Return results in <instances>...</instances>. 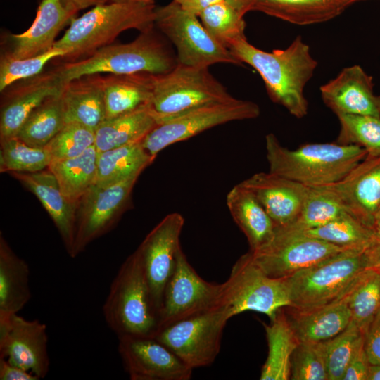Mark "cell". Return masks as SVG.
I'll return each mask as SVG.
<instances>
[{"instance_id": "7402d4cb", "label": "cell", "mask_w": 380, "mask_h": 380, "mask_svg": "<svg viewBox=\"0 0 380 380\" xmlns=\"http://www.w3.org/2000/svg\"><path fill=\"white\" fill-rule=\"evenodd\" d=\"M352 285L340 296L319 307L308 310H296L286 307L289 309L286 312L287 319L298 342L326 341L348 326L352 319L348 305Z\"/></svg>"}, {"instance_id": "680465c9", "label": "cell", "mask_w": 380, "mask_h": 380, "mask_svg": "<svg viewBox=\"0 0 380 380\" xmlns=\"http://www.w3.org/2000/svg\"><path fill=\"white\" fill-rule=\"evenodd\" d=\"M111 2H125V1H129L131 0H110Z\"/></svg>"}, {"instance_id": "83f0119b", "label": "cell", "mask_w": 380, "mask_h": 380, "mask_svg": "<svg viewBox=\"0 0 380 380\" xmlns=\"http://www.w3.org/2000/svg\"><path fill=\"white\" fill-rule=\"evenodd\" d=\"M154 75L136 73L104 77L106 119L150 103Z\"/></svg>"}, {"instance_id": "f35d334b", "label": "cell", "mask_w": 380, "mask_h": 380, "mask_svg": "<svg viewBox=\"0 0 380 380\" xmlns=\"http://www.w3.org/2000/svg\"><path fill=\"white\" fill-rule=\"evenodd\" d=\"M51 158L48 150L30 146L17 137L1 140V172H34L48 168Z\"/></svg>"}, {"instance_id": "f5cc1de1", "label": "cell", "mask_w": 380, "mask_h": 380, "mask_svg": "<svg viewBox=\"0 0 380 380\" xmlns=\"http://www.w3.org/2000/svg\"><path fill=\"white\" fill-rule=\"evenodd\" d=\"M367 380H380V365H370Z\"/></svg>"}, {"instance_id": "ab89813d", "label": "cell", "mask_w": 380, "mask_h": 380, "mask_svg": "<svg viewBox=\"0 0 380 380\" xmlns=\"http://www.w3.org/2000/svg\"><path fill=\"white\" fill-rule=\"evenodd\" d=\"M341 130L336 143L362 147L369 156H380V118L338 114Z\"/></svg>"}, {"instance_id": "836d02e7", "label": "cell", "mask_w": 380, "mask_h": 380, "mask_svg": "<svg viewBox=\"0 0 380 380\" xmlns=\"http://www.w3.org/2000/svg\"><path fill=\"white\" fill-rule=\"evenodd\" d=\"M276 230L284 234L317 239L350 249H367L377 239L373 229L346 212L322 226L306 231L287 233Z\"/></svg>"}, {"instance_id": "ac0fdd59", "label": "cell", "mask_w": 380, "mask_h": 380, "mask_svg": "<svg viewBox=\"0 0 380 380\" xmlns=\"http://www.w3.org/2000/svg\"><path fill=\"white\" fill-rule=\"evenodd\" d=\"M317 186L329 191L346 213L373 229L380 209V156H367L341 180Z\"/></svg>"}, {"instance_id": "4316f807", "label": "cell", "mask_w": 380, "mask_h": 380, "mask_svg": "<svg viewBox=\"0 0 380 380\" xmlns=\"http://www.w3.org/2000/svg\"><path fill=\"white\" fill-rule=\"evenodd\" d=\"M27 263L0 236V318L18 313L30 300Z\"/></svg>"}, {"instance_id": "8fae6325", "label": "cell", "mask_w": 380, "mask_h": 380, "mask_svg": "<svg viewBox=\"0 0 380 380\" xmlns=\"http://www.w3.org/2000/svg\"><path fill=\"white\" fill-rule=\"evenodd\" d=\"M224 305V283L213 284L201 278L180 248L175 270L164 291L157 331L178 321Z\"/></svg>"}, {"instance_id": "d590c367", "label": "cell", "mask_w": 380, "mask_h": 380, "mask_svg": "<svg viewBox=\"0 0 380 380\" xmlns=\"http://www.w3.org/2000/svg\"><path fill=\"white\" fill-rule=\"evenodd\" d=\"M346 212L333 195L322 186H309L302 210L290 225L277 228L297 233L322 226Z\"/></svg>"}, {"instance_id": "603a6c76", "label": "cell", "mask_w": 380, "mask_h": 380, "mask_svg": "<svg viewBox=\"0 0 380 380\" xmlns=\"http://www.w3.org/2000/svg\"><path fill=\"white\" fill-rule=\"evenodd\" d=\"M75 15L60 0H42L29 29L11 36V49L7 53L15 58H26L49 51L53 48L59 32Z\"/></svg>"}, {"instance_id": "cb8c5ba5", "label": "cell", "mask_w": 380, "mask_h": 380, "mask_svg": "<svg viewBox=\"0 0 380 380\" xmlns=\"http://www.w3.org/2000/svg\"><path fill=\"white\" fill-rule=\"evenodd\" d=\"M39 200L55 224L70 255L75 240L77 205L63 195L53 174L49 170L34 172H9Z\"/></svg>"}, {"instance_id": "30bf717a", "label": "cell", "mask_w": 380, "mask_h": 380, "mask_svg": "<svg viewBox=\"0 0 380 380\" xmlns=\"http://www.w3.org/2000/svg\"><path fill=\"white\" fill-rule=\"evenodd\" d=\"M260 113L257 103L236 98L203 106L157 124L142 139L141 145L155 159L160 151L170 145L222 124L256 118Z\"/></svg>"}, {"instance_id": "5b68a950", "label": "cell", "mask_w": 380, "mask_h": 380, "mask_svg": "<svg viewBox=\"0 0 380 380\" xmlns=\"http://www.w3.org/2000/svg\"><path fill=\"white\" fill-rule=\"evenodd\" d=\"M103 315L118 338L154 337L156 334L158 313L136 251L124 261L114 277Z\"/></svg>"}, {"instance_id": "816d5d0a", "label": "cell", "mask_w": 380, "mask_h": 380, "mask_svg": "<svg viewBox=\"0 0 380 380\" xmlns=\"http://www.w3.org/2000/svg\"><path fill=\"white\" fill-rule=\"evenodd\" d=\"M229 4L239 10L243 15L252 11L253 0H225Z\"/></svg>"}, {"instance_id": "d4e9b609", "label": "cell", "mask_w": 380, "mask_h": 380, "mask_svg": "<svg viewBox=\"0 0 380 380\" xmlns=\"http://www.w3.org/2000/svg\"><path fill=\"white\" fill-rule=\"evenodd\" d=\"M65 122L96 130L106 120L104 77L85 75L64 84L61 94Z\"/></svg>"}, {"instance_id": "7a4b0ae2", "label": "cell", "mask_w": 380, "mask_h": 380, "mask_svg": "<svg viewBox=\"0 0 380 380\" xmlns=\"http://www.w3.org/2000/svg\"><path fill=\"white\" fill-rule=\"evenodd\" d=\"M265 147L269 172L310 187L341 180L367 156L361 146L336 142L307 144L291 150L272 133L266 136Z\"/></svg>"}, {"instance_id": "1f68e13d", "label": "cell", "mask_w": 380, "mask_h": 380, "mask_svg": "<svg viewBox=\"0 0 380 380\" xmlns=\"http://www.w3.org/2000/svg\"><path fill=\"white\" fill-rule=\"evenodd\" d=\"M141 140L98 152L95 184L108 186L139 175L154 160L143 148Z\"/></svg>"}, {"instance_id": "6da1fadb", "label": "cell", "mask_w": 380, "mask_h": 380, "mask_svg": "<svg viewBox=\"0 0 380 380\" xmlns=\"http://www.w3.org/2000/svg\"><path fill=\"white\" fill-rule=\"evenodd\" d=\"M229 49L242 64L251 65L260 74L274 102L297 118L307 115L308 103L304 89L317 62L300 36L287 48L272 52L254 46L246 37L233 42Z\"/></svg>"}, {"instance_id": "8992f818", "label": "cell", "mask_w": 380, "mask_h": 380, "mask_svg": "<svg viewBox=\"0 0 380 380\" xmlns=\"http://www.w3.org/2000/svg\"><path fill=\"white\" fill-rule=\"evenodd\" d=\"M366 249H346L286 278L290 305L308 310L336 299L368 269Z\"/></svg>"}, {"instance_id": "f1b7e54d", "label": "cell", "mask_w": 380, "mask_h": 380, "mask_svg": "<svg viewBox=\"0 0 380 380\" xmlns=\"http://www.w3.org/2000/svg\"><path fill=\"white\" fill-rule=\"evenodd\" d=\"M149 103L106 119L95 130L94 146L104 151L141 141L156 125Z\"/></svg>"}, {"instance_id": "4dcf8cb0", "label": "cell", "mask_w": 380, "mask_h": 380, "mask_svg": "<svg viewBox=\"0 0 380 380\" xmlns=\"http://www.w3.org/2000/svg\"><path fill=\"white\" fill-rule=\"evenodd\" d=\"M283 309L277 312L269 324H264L268 353L262 367L261 380L290 379L291 357L299 342Z\"/></svg>"}, {"instance_id": "e575fe53", "label": "cell", "mask_w": 380, "mask_h": 380, "mask_svg": "<svg viewBox=\"0 0 380 380\" xmlns=\"http://www.w3.org/2000/svg\"><path fill=\"white\" fill-rule=\"evenodd\" d=\"M61 94L47 99L30 115L16 135L19 139L44 148L58 134L65 124Z\"/></svg>"}, {"instance_id": "ba28073f", "label": "cell", "mask_w": 380, "mask_h": 380, "mask_svg": "<svg viewBox=\"0 0 380 380\" xmlns=\"http://www.w3.org/2000/svg\"><path fill=\"white\" fill-rule=\"evenodd\" d=\"M198 16L172 1L155 10V25L175 49L178 63L207 67L215 63L242 65L229 49L206 30Z\"/></svg>"}, {"instance_id": "db71d44e", "label": "cell", "mask_w": 380, "mask_h": 380, "mask_svg": "<svg viewBox=\"0 0 380 380\" xmlns=\"http://www.w3.org/2000/svg\"><path fill=\"white\" fill-rule=\"evenodd\" d=\"M373 230L376 236L377 240L380 241V209L375 217Z\"/></svg>"}, {"instance_id": "277c9868", "label": "cell", "mask_w": 380, "mask_h": 380, "mask_svg": "<svg viewBox=\"0 0 380 380\" xmlns=\"http://www.w3.org/2000/svg\"><path fill=\"white\" fill-rule=\"evenodd\" d=\"M177 64L175 51L152 29L141 32L132 42L109 44L84 59L65 63L56 72L65 84L76 78L101 72L161 75L172 70Z\"/></svg>"}, {"instance_id": "9c48e42d", "label": "cell", "mask_w": 380, "mask_h": 380, "mask_svg": "<svg viewBox=\"0 0 380 380\" xmlns=\"http://www.w3.org/2000/svg\"><path fill=\"white\" fill-rule=\"evenodd\" d=\"M233 316L224 305L170 324L153 338L191 368L206 367L218 355L224 329Z\"/></svg>"}, {"instance_id": "9f6ffc18", "label": "cell", "mask_w": 380, "mask_h": 380, "mask_svg": "<svg viewBox=\"0 0 380 380\" xmlns=\"http://www.w3.org/2000/svg\"><path fill=\"white\" fill-rule=\"evenodd\" d=\"M131 1H135L142 3H146V4H151L153 3V0H131Z\"/></svg>"}, {"instance_id": "8d00e7d4", "label": "cell", "mask_w": 380, "mask_h": 380, "mask_svg": "<svg viewBox=\"0 0 380 380\" xmlns=\"http://www.w3.org/2000/svg\"><path fill=\"white\" fill-rule=\"evenodd\" d=\"M352 321L365 333L380 310V273L366 270L352 285L348 298Z\"/></svg>"}, {"instance_id": "5bb4252c", "label": "cell", "mask_w": 380, "mask_h": 380, "mask_svg": "<svg viewBox=\"0 0 380 380\" xmlns=\"http://www.w3.org/2000/svg\"><path fill=\"white\" fill-rule=\"evenodd\" d=\"M346 249L302 235L275 230L272 241L248 254L252 262L267 275L286 278L324 261Z\"/></svg>"}, {"instance_id": "11a10c76", "label": "cell", "mask_w": 380, "mask_h": 380, "mask_svg": "<svg viewBox=\"0 0 380 380\" xmlns=\"http://www.w3.org/2000/svg\"><path fill=\"white\" fill-rule=\"evenodd\" d=\"M341 4H343L346 7L349 6L350 4H353L358 0H338Z\"/></svg>"}, {"instance_id": "d6a6232c", "label": "cell", "mask_w": 380, "mask_h": 380, "mask_svg": "<svg viewBox=\"0 0 380 380\" xmlns=\"http://www.w3.org/2000/svg\"><path fill=\"white\" fill-rule=\"evenodd\" d=\"M97 154L94 145L77 157L50 163L48 169L55 176L63 195L70 203L77 205L95 184Z\"/></svg>"}, {"instance_id": "b9f144b4", "label": "cell", "mask_w": 380, "mask_h": 380, "mask_svg": "<svg viewBox=\"0 0 380 380\" xmlns=\"http://www.w3.org/2000/svg\"><path fill=\"white\" fill-rule=\"evenodd\" d=\"M94 144V130L77 122H68L45 148L52 162L77 157Z\"/></svg>"}, {"instance_id": "f907efd6", "label": "cell", "mask_w": 380, "mask_h": 380, "mask_svg": "<svg viewBox=\"0 0 380 380\" xmlns=\"http://www.w3.org/2000/svg\"><path fill=\"white\" fill-rule=\"evenodd\" d=\"M368 269L380 273V241L376 240L366 251Z\"/></svg>"}, {"instance_id": "2e32d148", "label": "cell", "mask_w": 380, "mask_h": 380, "mask_svg": "<svg viewBox=\"0 0 380 380\" xmlns=\"http://www.w3.org/2000/svg\"><path fill=\"white\" fill-rule=\"evenodd\" d=\"M0 357L44 378L50 367L46 324L18 313L0 318Z\"/></svg>"}, {"instance_id": "bcb514c9", "label": "cell", "mask_w": 380, "mask_h": 380, "mask_svg": "<svg viewBox=\"0 0 380 380\" xmlns=\"http://www.w3.org/2000/svg\"><path fill=\"white\" fill-rule=\"evenodd\" d=\"M369 365L364 343L353 355L342 380H367Z\"/></svg>"}, {"instance_id": "7c38bea8", "label": "cell", "mask_w": 380, "mask_h": 380, "mask_svg": "<svg viewBox=\"0 0 380 380\" xmlns=\"http://www.w3.org/2000/svg\"><path fill=\"white\" fill-rule=\"evenodd\" d=\"M224 286L226 305L234 316L255 311L272 319L280 309L290 305L286 278L267 275L252 262L248 253L233 265Z\"/></svg>"}, {"instance_id": "c3c4849f", "label": "cell", "mask_w": 380, "mask_h": 380, "mask_svg": "<svg viewBox=\"0 0 380 380\" xmlns=\"http://www.w3.org/2000/svg\"><path fill=\"white\" fill-rule=\"evenodd\" d=\"M184 10L197 16L206 8L224 0H173Z\"/></svg>"}, {"instance_id": "60d3db41", "label": "cell", "mask_w": 380, "mask_h": 380, "mask_svg": "<svg viewBox=\"0 0 380 380\" xmlns=\"http://www.w3.org/2000/svg\"><path fill=\"white\" fill-rule=\"evenodd\" d=\"M365 335L351 320L343 331L324 341L328 380H342L353 355L365 343Z\"/></svg>"}, {"instance_id": "681fc988", "label": "cell", "mask_w": 380, "mask_h": 380, "mask_svg": "<svg viewBox=\"0 0 380 380\" xmlns=\"http://www.w3.org/2000/svg\"><path fill=\"white\" fill-rule=\"evenodd\" d=\"M108 0H60L63 6L76 14L81 9L105 4Z\"/></svg>"}, {"instance_id": "74e56055", "label": "cell", "mask_w": 380, "mask_h": 380, "mask_svg": "<svg viewBox=\"0 0 380 380\" xmlns=\"http://www.w3.org/2000/svg\"><path fill=\"white\" fill-rule=\"evenodd\" d=\"M243 15L224 0L206 8L198 17L209 34L229 49L233 42L246 37Z\"/></svg>"}, {"instance_id": "3957f363", "label": "cell", "mask_w": 380, "mask_h": 380, "mask_svg": "<svg viewBox=\"0 0 380 380\" xmlns=\"http://www.w3.org/2000/svg\"><path fill=\"white\" fill-rule=\"evenodd\" d=\"M153 3L135 1L99 4L79 18H73L53 47L66 52L65 57L89 56L110 44L122 32L135 29L144 32L155 26Z\"/></svg>"}, {"instance_id": "9a60e30c", "label": "cell", "mask_w": 380, "mask_h": 380, "mask_svg": "<svg viewBox=\"0 0 380 380\" xmlns=\"http://www.w3.org/2000/svg\"><path fill=\"white\" fill-rule=\"evenodd\" d=\"M184 224V219L179 213L168 214L146 235L135 251L158 313L165 286L175 268Z\"/></svg>"}, {"instance_id": "e0dca14e", "label": "cell", "mask_w": 380, "mask_h": 380, "mask_svg": "<svg viewBox=\"0 0 380 380\" xmlns=\"http://www.w3.org/2000/svg\"><path fill=\"white\" fill-rule=\"evenodd\" d=\"M118 352L132 380H189L193 369L153 337L118 338Z\"/></svg>"}, {"instance_id": "ee69618b", "label": "cell", "mask_w": 380, "mask_h": 380, "mask_svg": "<svg viewBox=\"0 0 380 380\" xmlns=\"http://www.w3.org/2000/svg\"><path fill=\"white\" fill-rule=\"evenodd\" d=\"M290 379L328 380L324 341L298 343L291 357Z\"/></svg>"}, {"instance_id": "4fadbf2b", "label": "cell", "mask_w": 380, "mask_h": 380, "mask_svg": "<svg viewBox=\"0 0 380 380\" xmlns=\"http://www.w3.org/2000/svg\"><path fill=\"white\" fill-rule=\"evenodd\" d=\"M139 175L119 183L93 184L77 204L75 240L70 257L75 258L96 238L109 231L125 210Z\"/></svg>"}, {"instance_id": "484cf974", "label": "cell", "mask_w": 380, "mask_h": 380, "mask_svg": "<svg viewBox=\"0 0 380 380\" xmlns=\"http://www.w3.org/2000/svg\"><path fill=\"white\" fill-rule=\"evenodd\" d=\"M229 213L243 232L251 251L265 246L273 239L276 226L255 195L241 183L227 194Z\"/></svg>"}, {"instance_id": "7bdbcfd3", "label": "cell", "mask_w": 380, "mask_h": 380, "mask_svg": "<svg viewBox=\"0 0 380 380\" xmlns=\"http://www.w3.org/2000/svg\"><path fill=\"white\" fill-rule=\"evenodd\" d=\"M65 55L64 50L55 47L42 54L26 58H15L4 53L0 62L1 92L18 80L39 75L49 61L54 58L65 57Z\"/></svg>"}, {"instance_id": "ffe728a7", "label": "cell", "mask_w": 380, "mask_h": 380, "mask_svg": "<svg viewBox=\"0 0 380 380\" xmlns=\"http://www.w3.org/2000/svg\"><path fill=\"white\" fill-rule=\"evenodd\" d=\"M372 77L361 66L343 68L319 88L325 105L336 115L355 114L380 118Z\"/></svg>"}, {"instance_id": "d6986e66", "label": "cell", "mask_w": 380, "mask_h": 380, "mask_svg": "<svg viewBox=\"0 0 380 380\" xmlns=\"http://www.w3.org/2000/svg\"><path fill=\"white\" fill-rule=\"evenodd\" d=\"M241 184L255 195L277 228L296 220L309 190V186L270 172L254 174Z\"/></svg>"}, {"instance_id": "f546056e", "label": "cell", "mask_w": 380, "mask_h": 380, "mask_svg": "<svg viewBox=\"0 0 380 380\" xmlns=\"http://www.w3.org/2000/svg\"><path fill=\"white\" fill-rule=\"evenodd\" d=\"M346 7L338 0H253L252 11L298 25L331 20Z\"/></svg>"}, {"instance_id": "44dd1931", "label": "cell", "mask_w": 380, "mask_h": 380, "mask_svg": "<svg viewBox=\"0 0 380 380\" xmlns=\"http://www.w3.org/2000/svg\"><path fill=\"white\" fill-rule=\"evenodd\" d=\"M64 83L56 70L25 80L7 94L1 110V140L16 137L30 115L47 99L61 94Z\"/></svg>"}, {"instance_id": "6f0895ef", "label": "cell", "mask_w": 380, "mask_h": 380, "mask_svg": "<svg viewBox=\"0 0 380 380\" xmlns=\"http://www.w3.org/2000/svg\"><path fill=\"white\" fill-rule=\"evenodd\" d=\"M376 104L380 112V96H376Z\"/></svg>"}, {"instance_id": "7dc6e473", "label": "cell", "mask_w": 380, "mask_h": 380, "mask_svg": "<svg viewBox=\"0 0 380 380\" xmlns=\"http://www.w3.org/2000/svg\"><path fill=\"white\" fill-rule=\"evenodd\" d=\"M37 376L0 357V380H38Z\"/></svg>"}, {"instance_id": "52a82bcc", "label": "cell", "mask_w": 380, "mask_h": 380, "mask_svg": "<svg viewBox=\"0 0 380 380\" xmlns=\"http://www.w3.org/2000/svg\"><path fill=\"white\" fill-rule=\"evenodd\" d=\"M207 67L178 63L154 75L150 107L157 124L190 110L233 99Z\"/></svg>"}, {"instance_id": "f6af8a7d", "label": "cell", "mask_w": 380, "mask_h": 380, "mask_svg": "<svg viewBox=\"0 0 380 380\" xmlns=\"http://www.w3.org/2000/svg\"><path fill=\"white\" fill-rule=\"evenodd\" d=\"M365 349L370 365H380V310L365 335Z\"/></svg>"}]
</instances>
